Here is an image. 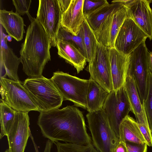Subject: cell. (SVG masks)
Returning a JSON list of instances; mask_svg holds the SVG:
<instances>
[{"label":"cell","instance_id":"277c9868","mask_svg":"<svg viewBox=\"0 0 152 152\" xmlns=\"http://www.w3.org/2000/svg\"><path fill=\"white\" fill-rule=\"evenodd\" d=\"M92 143L99 152H114L119 140L102 108L86 115Z\"/></svg>","mask_w":152,"mask_h":152},{"label":"cell","instance_id":"f546056e","mask_svg":"<svg viewBox=\"0 0 152 152\" xmlns=\"http://www.w3.org/2000/svg\"><path fill=\"white\" fill-rule=\"evenodd\" d=\"M12 1L16 13L20 15L26 14L31 22L34 19V18H32L29 12L31 0H12Z\"/></svg>","mask_w":152,"mask_h":152},{"label":"cell","instance_id":"836d02e7","mask_svg":"<svg viewBox=\"0 0 152 152\" xmlns=\"http://www.w3.org/2000/svg\"><path fill=\"white\" fill-rule=\"evenodd\" d=\"M53 142L48 140L46 143L45 147L43 152H51V149L53 146ZM36 152H38L37 149H36Z\"/></svg>","mask_w":152,"mask_h":152},{"label":"cell","instance_id":"83f0119b","mask_svg":"<svg viewBox=\"0 0 152 152\" xmlns=\"http://www.w3.org/2000/svg\"><path fill=\"white\" fill-rule=\"evenodd\" d=\"M148 91L146 99L143 101V104L150 129L152 132V73L148 72Z\"/></svg>","mask_w":152,"mask_h":152},{"label":"cell","instance_id":"e575fe53","mask_svg":"<svg viewBox=\"0 0 152 152\" xmlns=\"http://www.w3.org/2000/svg\"><path fill=\"white\" fill-rule=\"evenodd\" d=\"M148 63L149 70L152 73V51L149 52L148 56Z\"/></svg>","mask_w":152,"mask_h":152},{"label":"cell","instance_id":"8d00e7d4","mask_svg":"<svg viewBox=\"0 0 152 152\" xmlns=\"http://www.w3.org/2000/svg\"><path fill=\"white\" fill-rule=\"evenodd\" d=\"M4 152H9V150H8V149H7Z\"/></svg>","mask_w":152,"mask_h":152},{"label":"cell","instance_id":"d4e9b609","mask_svg":"<svg viewBox=\"0 0 152 152\" xmlns=\"http://www.w3.org/2000/svg\"><path fill=\"white\" fill-rule=\"evenodd\" d=\"M1 132L0 138L6 136L15 119L16 111L0 99Z\"/></svg>","mask_w":152,"mask_h":152},{"label":"cell","instance_id":"44dd1931","mask_svg":"<svg viewBox=\"0 0 152 152\" xmlns=\"http://www.w3.org/2000/svg\"><path fill=\"white\" fill-rule=\"evenodd\" d=\"M119 141L140 144L146 143L136 121L128 115L122 121L119 129Z\"/></svg>","mask_w":152,"mask_h":152},{"label":"cell","instance_id":"ba28073f","mask_svg":"<svg viewBox=\"0 0 152 152\" xmlns=\"http://www.w3.org/2000/svg\"><path fill=\"white\" fill-rule=\"evenodd\" d=\"M102 109L106 115L112 128L119 137L121 123L131 111V107L124 85L109 94Z\"/></svg>","mask_w":152,"mask_h":152},{"label":"cell","instance_id":"e0dca14e","mask_svg":"<svg viewBox=\"0 0 152 152\" xmlns=\"http://www.w3.org/2000/svg\"><path fill=\"white\" fill-rule=\"evenodd\" d=\"M84 0H71L70 4L61 15V26L66 30L77 35L84 21L83 12Z\"/></svg>","mask_w":152,"mask_h":152},{"label":"cell","instance_id":"5b68a950","mask_svg":"<svg viewBox=\"0 0 152 152\" xmlns=\"http://www.w3.org/2000/svg\"><path fill=\"white\" fill-rule=\"evenodd\" d=\"M50 79L64 100L70 101L76 106L87 109L89 80L81 79L62 71L54 72Z\"/></svg>","mask_w":152,"mask_h":152},{"label":"cell","instance_id":"4316f807","mask_svg":"<svg viewBox=\"0 0 152 152\" xmlns=\"http://www.w3.org/2000/svg\"><path fill=\"white\" fill-rule=\"evenodd\" d=\"M55 144L57 152H99L92 144L83 145L59 142Z\"/></svg>","mask_w":152,"mask_h":152},{"label":"cell","instance_id":"4fadbf2b","mask_svg":"<svg viewBox=\"0 0 152 152\" xmlns=\"http://www.w3.org/2000/svg\"><path fill=\"white\" fill-rule=\"evenodd\" d=\"M126 11L127 17L132 19L152 39V0H121Z\"/></svg>","mask_w":152,"mask_h":152},{"label":"cell","instance_id":"d6a6232c","mask_svg":"<svg viewBox=\"0 0 152 152\" xmlns=\"http://www.w3.org/2000/svg\"><path fill=\"white\" fill-rule=\"evenodd\" d=\"M114 152H127L125 142L119 141L115 149Z\"/></svg>","mask_w":152,"mask_h":152},{"label":"cell","instance_id":"7402d4cb","mask_svg":"<svg viewBox=\"0 0 152 152\" xmlns=\"http://www.w3.org/2000/svg\"><path fill=\"white\" fill-rule=\"evenodd\" d=\"M86 95L87 108L88 112L102 108L109 94L96 82L90 79Z\"/></svg>","mask_w":152,"mask_h":152},{"label":"cell","instance_id":"cb8c5ba5","mask_svg":"<svg viewBox=\"0 0 152 152\" xmlns=\"http://www.w3.org/2000/svg\"><path fill=\"white\" fill-rule=\"evenodd\" d=\"M83 39L86 51V59L89 63L95 58L99 43L92 29L85 18L81 26Z\"/></svg>","mask_w":152,"mask_h":152},{"label":"cell","instance_id":"8992f818","mask_svg":"<svg viewBox=\"0 0 152 152\" xmlns=\"http://www.w3.org/2000/svg\"><path fill=\"white\" fill-rule=\"evenodd\" d=\"M149 53L144 41L130 54L127 73L134 79L142 104L148 93Z\"/></svg>","mask_w":152,"mask_h":152},{"label":"cell","instance_id":"3957f363","mask_svg":"<svg viewBox=\"0 0 152 152\" xmlns=\"http://www.w3.org/2000/svg\"><path fill=\"white\" fill-rule=\"evenodd\" d=\"M23 85L40 113L59 108L61 106L63 97L50 79L42 75L28 78Z\"/></svg>","mask_w":152,"mask_h":152},{"label":"cell","instance_id":"7a4b0ae2","mask_svg":"<svg viewBox=\"0 0 152 152\" xmlns=\"http://www.w3.org/2000/svg\"><path fill=\"white\" fill-rule=\"evenodd\" d=\"M50 42L37 19L28 26L20 51L23 70L28 78L42 76L44 68L50 60Z\"/></svg>","mask_w":152,"mask_h":152},{"label":"cell","instance_id":"8fae6325","mask_svg":"<svg viewBox=\"0 0 152 152\" xmlns=\"http://www.w3.org/2000/svg\"><path fill=\"white\" fill-rule=\"evenodd\" d=\"M88 69L90 79L96 82L109 93L113 90L108 48L99 43L95 58L89 63Z\"/></svg>","mask_w":152,"mask_h":152},{"label":"cell","instance_id":"d6986e66","mask_svg":"<svg viewBox=\"0 0 152 152\" xmlns=\"http://www.w3.org/2000/svg\"><path fill=\"white\" fill-rule=\"evenodd\" d=\"M124 85L130 105L131 111L134 115L137 122L138 124H148L133 77L131 76H127Z\"/></svg>","mask_w":152,"mask_h":152},{"label":"cell","instance_id":"52a82bcc","mask_svg":"<svg viewBox=\"0 0 152 152\" xmlns=\"http://www.w3.org/2000/svg\"><path fill=\"white\" fill-rule=\"evenodd\" d=\"M0 93L5 102L16 111H39L27 91L20 82L7 78L0 79Z\"/></svg>","mask_w":152,"mask_h":152},{"label":"cell","instance_id":"30bf717a","mask_svg":"<svg viewBox=\"0 0 152 152\" xmlns=\"http://www.w3.org/2000/svg\"><path fill=\"white\" fill-rule=\"evenodd\" d=\"M148 38L147 35L131 18L127 17L116 38L114 48L129 56Z\"/></svg>","mask_w":152,"mask_h":152},{"label":"cell","instance_id":"1f68e13d","mask_svg":"<svg viewBox=\"0 0 152 152\" xmlns=\"http://www.w3.org/2000/svg\"><path fill=\"white\" fill-rule=\"evenodd\" d=\"M62 13L67 9L71 0H58Z\"/></svg>","mask_w":152,"mask_h":152},{"label":"cell","instance_id":"ffe728a7","mask_svg":"<svg viewBox=\"0 0 152 152\" xmlns=\"http://www.w3.org/2000/svg\"><path fill=\"white\" fill-rule=\"evenodd\" d=\"M56 47L58 55L73 66L78 73L83 70L86 59L75 45L69 42L58 40L56 41Z\"/></svg>","mask_w":152,"mask_h":152},{"label":"cell","instance_id":"f1b7e54d","mask_svg":"<svg viewBox=\"0 0 152 152\" xmlns=\"http://www.w3.org/2000/svg\"><path fill=\"white\" fill-rule=\"evenodd\" d=\"M108 3L106 0H84L83 12L85 18L89 14Z\"/></svg>","mask_w":152,"mask_h":152},{"label":"cell","instance_id":"6da1fadb","mask_svg":"<svg viewBox=\"0 0 152 152\" xmlns=\"http://www.w3.org/2000/svg\"><path fill=\"white\" fill-rule=\"evenodd\" d=\"M37 124L43 136L53 143L62 141L83 145L92 144L82 112L74 106L40 112Z\"/></svg>","mask_w":152,"mask_h":152},{"label":"cell","instance_id":"484cf974","mask_svg":"<svg viewBox=\"0 0 152 152\" xmlns=\"http://www.w3.org/2000/svg\"><path fill=\"white\" fill-rule=\"evenodd\" d=\"M58 40L67 41L73 43L81 51L86 58V51L81 27L78 34L75 35L66 30L61 26L56 38V41Z\"/></svg>","mask_w":152,"mask_h":152},{"label":"cell","instance_id":"603a6c76","mask_svg":"<svg viewBox=\"0 0 152 152\" xmlns=\"http://www.w3.org/2000/svg\"><path fill=\"white\" fill-rule=\"evenodd\" d=\"M112 3L106 4L88 15L86 18L90 26L94 32L96 31L102 23L112 13L124 7L119 0H114Z\"/></svg>","mask_w":152,"mask_h":152},{"label":"cell","instance_id":"9c48e42d","mask_svg":"<svg viewBox=\"0 0 152 152\" xmlns=\"http://www.w3.org/2000/svg\"><path fill=\"white\" fill-rule=\"evenodd\" d=\"M62 13L58 0H39L36 19L49 37L51 47H56Z\"/></svg>","mask_w":152,"mask_h":152},{"label":"cell","instance_id":"4dcf8cb0","mask_svg":"<svg viewBox=\"0 0 152 152\" xmlns=\"http://www.w3.org/2000/svg\"><path fill=\"white\" fill-rule=\"evenodd\" d=\"M127 152H147V145L146 143L140 144L127 141L125 142Z\"/></svg>","mask_w":152,"mask_h":152},{"label":"cell","instance_id":"2e32d148","mask_svg":"<svg viewBox=\"0 0 152 152\" xmlns=\"http://www.w3.org/2000/svg\"><path fill=\"white\" fill-rule=\"evenodd\" d=\"M113 90L124 86L126 76L129 56L125 55L113 48L108 49Z\"/></svg>","mask_w":152,"mask_h":152},{"label":"cell","instance_id":"ac0fdd59","mask_svg":"<svg viewBox=\"0 0 152 152\" xmlns=\"http://www.w3.org/2000/svg\"><path fill=\"white\" fill-rule=\"evenodd\" d=\"M0 23L8 34L18 41L22 40L25 33L23 18L12 10H0Z\"/></svg>","mask_w":152,"mask_h":152},{"label":"cell","instance_id":"d590c367","mask_svg":"<svg viewBox=\"0 0 152 152\" xmlns=\"http://www.w3.org/2000/svg\"><path fill=\"white\" fill-rule=\"evenodd\" d=\"M12 37L8 35H7L6 37V39L7 41L9 42H11L12 40Z\"/></svg>","mask_w":152,"mask_h":152},{"label":"cell","instance_id":"7c38bea8","mask_svg":"<svg viewBox=\"0 0 152 152\" xmlns=\"http://www.w3.org/2000/svg\"><path fill=\"white\" fill-rule=\"evenodd\" d=\"M28 112L16 111L13 123L7 135L9 152H24L31 136Z\"/></svg>","mask_w":152,"mask_h":152},{"label":"cell","instance_id":"9a60e30c","mask_svg":"<svg viewBox=\"0 0 152 152\" xmlns=\"http://www.w3.org/2000/svg\"><path fill=\"white\" fill-rule=\"evenodd\" d=\"M7 36L1 31L0 78H6L7 76L10 80L20 82L18 70L21 60L8 45Z\"/></svg>","mask_w":152,"mask_h":152},{"label":"cell","instance_id":"5bb4252c","mask_svg":"<svg viewBox=\"0 0 152 152\" xmlns=\"http://www.w3.org/2000/svg\"><path fill=\"white\" fill-rule=\"evenodd\" d=\"M127 17L124 6L110 15L94 32L99 43L108 49L114 48L117 35Z\"/></svg>","mask_w":152,"mask_h":152}]
</instances>
